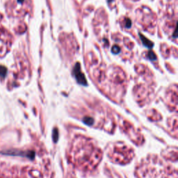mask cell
Returning <instances> with one entry per match:
<instances>
[{
  "mask_svg": "<svg viewBox=\"0 0 178 178\" xmlns=\"http://www.w3.org/2000/svg\"><path fill=\"white\" fill-rule=\"evenodd\" d=\"M1 154H6V155L11 156H23V157H28L31 158L34 157V154H31V152H19L18 150H7L6 152H1Z\"/></svg>",
  "mask_w": 178,
  "mask_h": 178,
  "instance_id": "obj_1",
  "label": "cell"
},
{
  "mask_svg": "<svg viewBox=\"0 0 178 178\" xmlns=\"http://www.w3.org/2000/svg\"><path fill=\"white\" fill-rule=\"evenodd\" d=\"M74 72H75V76L76 77V79H77L78 81L82 84H86L85 78H84V76L83 75V74L81 73L79 69H75V70H74Z\"/></svg>",
  "mask_w": 178,
  "mask_h": 178,
  "instance_id": "obj_2",
  "label": "cell"
},
{
  "mask_svg": "<svg viewBox=\"0 0 178 178\" xmlns=\"http://www.w3.org/2000/svg\"><path fill=\"white\" fill-rule=\"evenodd\" d=\"M7 74V69L5 66L0 65V77H5Z\"/></svg>",
  "mask_w": 178,
  "mask_h": 178,
  "instance_id": "obj_3",
  "label": "cell"
},
{
  "mask_svg": "<svg viewBox=\"0 0 178 178\" xmlns=\"http://www.w3.org/2000/svg\"><path fill=\"white\" fill-rule=\"evenodd\" d=\"M141 40H142V41H143V43H144V45L145 46H146V47H148V48H150V47H152V46L153 45V44H151L150 42L149 41H148V40H147L146 38H143V36H141Z\"/></svg>",
  "mask_w": 178,
  "mask_h": 178,
  "instance_id": "obj_4",
  "label": "cell"
},
{
  "mask_svg": "<svg viewBox=\"0 0 178 178\" xmlns=\"http://www.w3.org/2000/svg\"><path fill=\"white\" fill-rule=\"evenodd\" d=\"M120 49L118 48V47H116V46H114V47H113V49H112V51H113V53H114V54H118L120 51Z\"/></svg>",
  "mask_w": 178,
  "mask_h": 178,
  "instance_id": "obj_5",
  "label": "cell"
},
{
  "mask_svg": "<svg viewBox=\"0 0 178 178\" xmlns=\"http://www.w3.org/2000/svg\"><path fill=\"white\" fill-rule=\"evenodd\" d=\"M131 21H130L129 20H127V23H126V26H127V27H130L131 26Z\"/></svg>",
  "mask_w": 178,
  "mask_h": 178,
  "instance_id": "obj_6",
  "label": "cell"
},
{
  "mask_svg": "<svg viewBox=\"0 0 178 178\" xmlns=\"http://www.w3.org/2000/svg\"><path fill=\"white\" fill-rule=\"evenodd\" d=\"M22 1H23V0H18V1H19V2H22Z\"/></svg>",
  "mask_w": 178,
  "mask_h": 178,
  "instance_id": "obj_7",
  "label": "cell"
}]
</instances>
